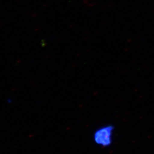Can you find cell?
<instances>
[{
    "instance_id": "obj_1",
    "label": "cell",
    "mask_w": 154,
    "mask_h": 154,
    "mask_svg": "<svg viewBox=\"0 0 154 154\" xmlns=\"http://www.w3.org/2000/svg\"><path fill=\"white\" fill-rule=\"evenodd\" d=\"M114 127L105 126L97 130L94 134V142L102 147H108L112 143V136Z\"/></svg>"
}]
</instances>
